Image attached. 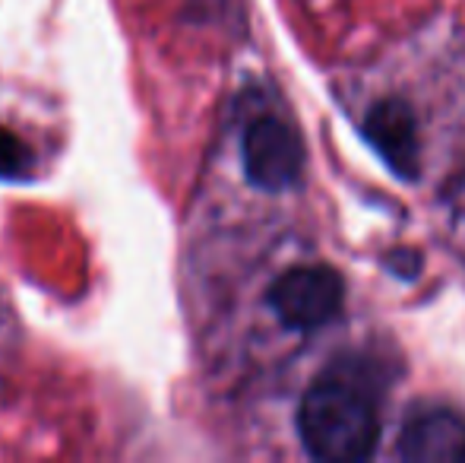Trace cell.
I'll return each instance as SVG.
<instances>
[{"label":"cell","mask_w":465,"mask_h":463,"mask_svg":"<svg viewBox=\"0 0 465 463\" xmlns=\"http://www.w3.org/2000/svg\"><path fill=\"white\" fill-rule=\"evenodd\" d=\"M298 428L307 451L326 463H358L371 458L380 435L377 394L349 365H332L307 388Z\"/></svg>","instance_id":"1"},{"label":"cell","mask_w":465,"mask_h":463,"mask_svg":"<svg viewBox=\"0 0 465 463\" xmlns=\"http://www.w3.org/2000/svg\"><path fill=\"white\" fill-rule=\"evenodd\" d=\"M241 153H244L247 178L263 191H285L304 172L301 136L276 115H260L247 124Z\"/></svg>","instance_id":"2"},{"label":"cell","mask_w":465,"mask_h":463,"mask_svg":"<svg viewBox=\"0 0 465 463\" xmlns=\"http://www.w3.org/2000/svg\"><path fill=\"white\" fill-rule=\"evenodd\" d=\"M270 305L282 324L294 330H317L339 315L342 279L330 267H294L276 279Z\"/></svg>","instance_id":"3"},{"label":"cell","mask_w":465,"mask_h":463,"mask_svg":"<svg viewBox=\"0 0 465 463\" xmlns=\"http://www.w3.org/2000/svg\"><path fill=\"white\" fill-rule=\"evenodd\" d=\"M399 458L411 463H465V419L453 409H424L405 422Z\"/></svg>","instance_id":"4"},{"label":"cell","mask_w":465,"mask_h":463,"mask_svg":"<svg viewBox=\"0 0 465 463\" xmlns=\"http://www.w3.org/2000/svg\"><path fill=\"white\" fill-rule=\"evenodd\" d=\"M364 136L396 175L411 178L418 172V136H415V117L402 99H386L371 115L364 117Z\"/></svg>","instance_id":"5"},{"label":"cell","mask_w":465,"mask_h":463,"mask_svg":"<svg viewBox=\"0 0 465 463\" xmlns=\"http://www.w3.org/2000/svg\"><path fill=\"white\" fill-rule=\"evenodd\" d=\"M32 168V153L16 134L0 127V178L4 181H19L25 178Z\"/></svg>","instance_id":"6"}]
</instances>
